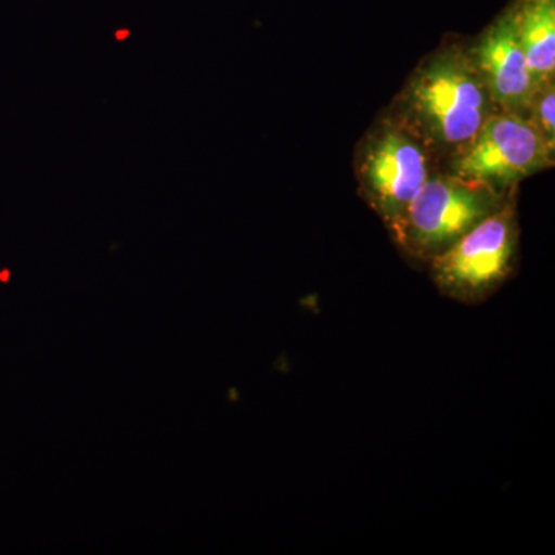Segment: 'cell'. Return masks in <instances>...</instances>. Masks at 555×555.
Masks as SVG:
<instances>
[{
	"label": "cell",
	"instance_id": "cell-1",
	"mask_svg": "<svg viewBox=\"0 0 555 555\" xmlns=\"http://www.w3.org/2000/svg\"><path fill=\"white\" fill-rule=\"evenodd\" d=\"M496 113L500 109L462 40H444L423 57L387 108V115L411 131L437 164L465 147Z\"/></svg>",
	"mask_w": 555,
	"mask_h": 555
},
{
	"label": "cell",
	"instance_id": "cell-2",
	"mask_svg": "<svg viewBox=\"0 0 555 555\" xmlns=\"http://www.w3.org/2000/svg\"><path fill=\"white\" fill-rule=\"evenodd\" d=\"M514 192L502 195L436 167L408 207L393 243L411 261L427 266L500 210Z\"/></svg>",
	"mask_w": 555,
	"mask_h": 555
},
{
	"label": "cell",
	"instance_id": "cell-3",
	"mask_svg": "<svg viewBox=\"0 0 555 555\" xmlns=\"http://www.w3.org/2000/svg\"><path fill=\"white\" fill-rule=\"evenodd\" d=\"M436 167L425 145L387 113L358 142L353 158L358 192L390 236Z\"/></svg>",
	"mask_w": 555,
	"mask_h": 555
},
{
	"label": "cell",
	"instance_id": "cell-4",
	"mask_svg": "<svg viewBox=\"0 0 555 555\" xmlns=\"http://www.w3.org/2000/svg\"><path fill=\"white\" fill-rule=\"evenodd\" d=\"M520 224L517 192L503 207L427 264L438 292L462 305L477 306L495 295L517 269Z\"/></svg>",
	"mask_w": 555,
	"mask_h": 555
},
{
	"label": "cell",
	"instance_id": "cell-5",
	"mask_svg": "<svg viewBox=\"0 0 555 555\" xmlns=\"http://www.w3.org/2000/svg\"><path fill=\"white\" fill-rule=\"evenodd\" d=\"M554 155L529 120L500 112L465 147L438 167L452 177L506 195L524 179L553 167Z\"/></svg>",
	"mask_w": 555,
	"mask_h": 555
},
{
	"label": "cell",
	"instance_id": "cell-6",
	"mask_svg": "<svg viewBox=\"0 0 555 555\" xmlns=\"http://www.w3.org/2000/svg\"><path fill=\"white\" fill-rule=\"evenodd\" d=\"M467 47L500 112L528 120L534 83L509 11L503 10Z\"/></svg>",
	"mask_w": 555,
	"mask_h": 555
},
{
	"label": "cell",
	"instance_id": "cell-7",
	"mask_svg": "<svg viewBox=\"0 0 555 555\" xmlns=\"http://www.w3.org/2000/svg\"><path fill=\"white\" fill-rule=\"evenodd\" d=\"M506 9L513 17L534 90L554 82L555 0H513Z\"/></svg>",
	"mask_w": 555,
	"mask_h": 555
},
{
	"label": "cell",
	"instance_id": "cell-8",
	"mask_svg": "<svg viewBox=\"0 0 555 555\" xmlns=\"http://www.w3.org/2000/svg\"><path fill=\"white\" fill-rule=\"evenodd\" d=\"M555 80L535 90L529 107L528 120L546 142L547 149L555 153Z\"/></svg>",
	"mask_w": 555,
	"mask_h": 555
}]
</instances>
